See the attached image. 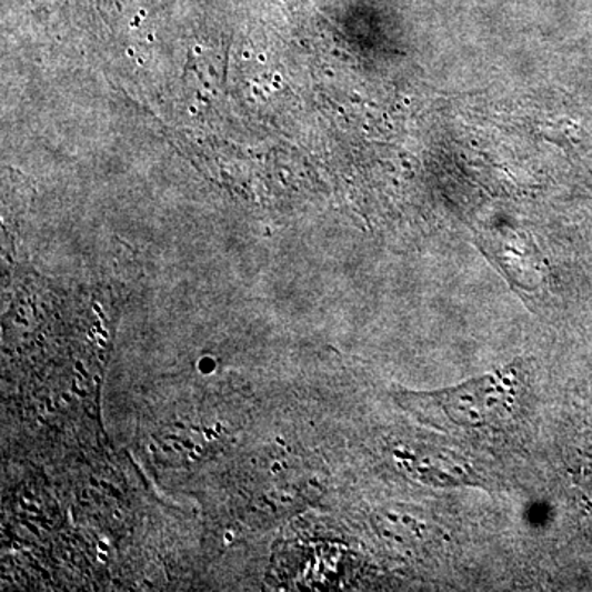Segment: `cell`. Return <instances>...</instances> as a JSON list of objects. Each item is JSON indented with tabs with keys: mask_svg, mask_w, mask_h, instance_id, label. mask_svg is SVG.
<instances>
[{
	"mask_svg": "<svg viewBox=\"0 0 592 592\" xmlns=\"http://www.w3.org/2000/svg\"><path fill=\"white\" fill-rule=\"evenodd\" d=\"M509 375L492 374L440 392L402 390V407L433 427L478 428L499 420L512 402Z\"/></svg>",
	"mask_w": 592,
	"mask_h": 592,
	"instance_id": "obj_1",
	"label": "cell"
}]
</instances>
